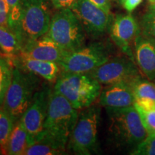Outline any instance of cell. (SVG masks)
Masks as SVG:
<instances>
[{
	"label": "cell",
	"instance_id": "obj_24",
	"mask_svg": "<svg viewBox=\"0 0 155 155\" xmlns=\"http://www.w3.org/2000/svg\"><path fill=\"white\" fill-rule=\"evenodd\" d=\"M141 33L155 40V10L149 9L141 17Z\"/></svg>",
	"mask_w": 155,
	"mask_h": 155
},
{
	"label": "cell",
	"instance_id": "obj_2",
	"mask_svg": "<svg viewBox=\"0 0 155 155\" xmlns=\"http://www.w3.org/2000/svg\"><path fill=\"white\" fill-rule=\"evenodd\" d=\"M78 114V110L67 98L54 88L52 89L43 136L50 137L67 147L69 137L76 123Z\"/></svg>",
	"mask_w": 155,
	"mask_h": 155
},
{
	"label": "cell",
	"instance_id": "obj_21",
	"mask_svg": "<svg viewBox=\"0 0 155 155\" xmlns=\"http://www.w3.org/2000/svg\"><path fill=\"white\" fill-rule=\"evenodd\" d=\"M9 58L0 56V107L2 106L6 94L10 86L13 75V68Z\"/></svg>",
	"mask_w": 155,
	"mask_h": 155
},
{
	"label": "cell",
	"instance_id": "obj_27",
	"mask_svg": "<svg viewBox=\"0 0 155 155\" xmlns=\"http://www.w3.org/2000/svg\"><path fill=\"white\" fill-rule=\"evenodd\" d=\"M0 26L8 28V9L5 0H0Z\"/></svg>",
	"mask_w": 155,
	"mask_h": 155
},
{
	"label": "cell",
	"instance_id": "obj_32",
	"mask_svg": "<svg viewBox=\"0 0 155 155\" xmlns=\"http://www.w3.org/2000/svg\"><path fill=\"white\" fill-rule=\"evenodd\" d=\"M5 154V153H4V151L2 150V148L1 145H0V154Z\"/></svg>",
	"mask_w": 155,
	"mask_h": 155
},
{
	"label": "cell",
	"instance_id": "obj_3",
	"mask_svg": "<svg viewBox=\"0 0 155 155\" xmlns=\"http://www.w3.org/2000/svg\"><path fill=\"white\" fill-rule=\"evenodd\" d=\"M54 89L67 98L75 109L81 110L91 106L99 97L101 85L88 73L62 72Z\"/></svg>",
	"mask_w": 155,
	"mask_h": 155
},
{
	"label": "cell",
	"instance_id": "obj_16",
	"mask_svg": "<svg viewBox=\"0 0 155 155\" xmlns=\"http://www.w3.org/2000/svg\"><path fill=\"white\" fill-rule=\"evenodd\" d=\"M12 59L14 61H11L14 62L17 67L41 77L50 83H55L61 73L60 65L55 62L34 59L20 54Z\"/></svg>",
	"mask_w": 155,
	"mask_h": 155
},
{
	"label": "cell",
	"instance_id": "obj_23",
	"mask_svg": "<svg viewBox=\"0 0 155 155\" xmlns=\"http://www.w3.org/2000/svg\"><path fill=\"white\" fill-rule=\"evenodd\" d=\"M5 1L8 9V28L17 35L19 40L21 0H5Z\"/></svg>",
	"mask_w": 155,
	"mask_h": 155
},
{
	"label": "cell",
	"instance_id": "obj_34",
	"mask_svg": "<svg viewBox=\"0 0 155 155\" xmlns=\"http://www.w3.org/2000/svg\"><path fill=\"white\" fill-rule=\"evenodd\" d=\"M154 83H155V81H154Z\"/></svg>",
	"mask_w": 155,
	"mask_h": 155
},
{
	"label": "cell",
	"instance_id": "obj_7",
	"mask_svg": "<svg viewBox=\"0 0 155 155\" xmlns=\"http://www.w3.org/2000/svg\"><path fill=\"white\" fill-rule=\"evenodd\" d=\"M51 18L50 0H21L19 40L22 47L28 40L46 35Z\"/></svg>",
	"mask_w": 155,
	"mask_h": 155
},
{
	"label": "cell",
	"instance_id": "obj_33",
	"mask_svg": "<svg viewBox=\"0 0 155 155\" xmlns=\"http://www.w3.org/2000/svg\"><path fill=\"white\" fill-rule=\"evenodd\" d=\"M149 1L150 2L151 4H153V3L155 2V0H149Z\"/></svg>",
	"mask_w": 155,
	"mask_h": 155
},
{
	"label": "cell",
	"instance_id": "obj_10",
	"mask_svg": "<svg viewBox=\"0 0 155 155\" xmlns=\"http://www.w3.org/2000/svg\"><path fill=\"white\" fill-rule=\"evenodd\" d=\"M51 90L47 85H43L39 88L30 106L20 118L28 131L29 145L40 139L43 136Z\"/></svg>",
	"mask_w": 155,
	"mask_h": 155
},
{
	"label": "cell",
	"instance_id": "obj_31",
	"mask_svg": "<svg viewBox=\"0 0 155 155\" xmlns=\"http://www.w3.org/2000/svg\"><path fill=\"white\" fill-rule=\"evenodd\" d=\"M149 9H152V10H155V2L153 4H151L149 7Z\"/></svg>",
	"mask_w": 155,
	"mask_h": 155
},
{
	"label": "cell",
	"instance_id": "obj_19",
	"mask_svg": "<svg viewBox=\"0 0 155 155\" xmlns=\"http://www.w3.org/2000/svg\"><path fill=\"white\" fill-rule=\"evenodd\" d=\"M0 49L9 59L19 55L22 50L18 37L7 27L0 26Z\"/></svg>",
	"mask_w": 155,
	"mask_h": 155
},
{
	"label": "cell",
	"instance_id": "obj_30",
	"mask_svg": "<svg viewBox=\"0 0 155 155\" xmlns=\"http://www.w3.org/2000/svg\"><path fill=\"white\" fill-rule=\"evenodd\" d=\"M89 1L106 12V13L111 14V0H89Z\"/></svg>",
	"mask_w": 155,
	"mask_h": 155
},
{
	"label": "cell",
	"instance_id": "obj_22",
	"mask_svg": "<svg viewBox=\"0 0 155 155\" xmlns=\"http://www.w3.org/2000/svg\"><path fill=\"white\" fill-rule=\"evenodd\" d=\"M15 124L14 119L2 107H0V145L5 154Z\"/></svg>",
	"mask_w": 155,
	"mask_h": 155
},
{
	"label": "cell",
	"instance_id": "obj_29",
	"mask_svg": "<svg viewBox=\"0 0 155 155\" xmlns=\"http://www.w3.org/2000/svg\"><path fill=\"white\" fill-rule=\"evenodd\" d=\"M77 0H50V2L55 9H61L71 8Z\"/></svg>",
	"mask_w": 155,
	"mask_h": 155
},
{
	"label": "cell",
	"instance_id": "obj_15",
	"mask_svg": "<svg viewBox=\"0 0 155 155\" xmlns=\"http://www.w3.org/2000/svg\"><path fill=\"white\" fill-rule=\"evenodd\" d=\"M135 96L129 83L121 82L106 86L101 91L99 104L106 108H126L134 106Z\"/></svg>",
	"mask_w": 155,
	"mask_h": 155
},
{
	"label": "cell",
	"instance_id": "obj_4",
	"mask_svg": "<svg viewBox=\"0 0 155 155\" xmlns=\"http://www.w3.org/2000/svg\"><path fill=\"white\" fill-rule=\"evenodd\" d=\"M37 76L19 67L13 69L12 80L2 106L15 122L22 117L40 88Z\"/></svg>",
	"mask_w": 155,
	"mask_h": 155
},
{
	"label": "cell",
	"instance_id": "obj_20",
	"mask_svg": "<svg viewBox=\"0 0 155 155\" xmlns=\"http://www.w3.org/2000/svg\"><path fill=\"white\" fill-rule=\"evenodd\" d=\"M136 100H151L155 101V83L142 76L131 83Z\"/></svg>",
	"mask_w": 155,
	"mask_h": 155
},
{
	"label": "cell",
	"instance_id": "obj_17",
	"mask_svg": "<svg viewBox=\"0 0 155 155\" xmlns=\"http://www.w3.org/2000/svg\"><path fill=\"white\" fill-rule=\"evenodd\" d=\"M29 147L28 134L20 119L15 122L9 138L6 154L24 155Z\"/></svg>",
	"mask_w": 155,
	"mask_h": 155
},
{
	"label": "cell",
	"instance_id": "obj_11",
	"mask_svg": "<svg viewBox=\"0 0 155 155\" xmlns=\"http://www.w3.org/2000/svg\"><path fill=\"white\" fill-rule=\"evenodd\" d=\"M71 9L80 20L86 33L91 38H99L109 30L112 22L111 14L89 0H77Z\"/></svg>",
	"mask_w": 155,
	"mask_h": 155
},
{
	"label": "cell",
	"instance_id": "obj_26",
	"mask_svg": "<svg viewBox=\"0 0 155 155\" xmlns=\"http://www.w3.org/2000/svg\"><path fill=\"white\" fill-rule=\"evenodd\" d=\"M134 106L138 111L147 133H155V109L145 110L137 104H134Z\"/></svg>",
	"mask_w": 155,
	"mask_h": 155
},
{
	"label": "cell",
	"instance_id": "obj_8",
	"mask_svg": "<svg viewBox=\"0 0 155 155\" xmlns=\"http://www.w3.org/2000/svg\"><path fill=\"white\" fill-rule=\"evenodd\" d=\"M111 57V49L107 44L95 42L69 52L58 64L62 72L89 73Z\"/></svg>",
	"mask_w": 155,
	"mask_h": 155
},
{
	"label": "cell",
	"instance_id": "obj_25",
	"mask_svg": "<svg viewBox=\"0 0 155 155\" xmlns=\"http://www.w3.org/2000/svg\"><path fill=\"white\" fill-rule=\"evenodd\" d=\"M132 155H155V133L147 137L131 152Z\"/></svg>",
	"mask_w": 155,
	"mask_h": 155
},
{
	"label": "cell",
	"instance_id": "obj_6",
	"mask_svg": "<svg viewBox=\"0 0 155 155\" xmlns=\"http://www.w3.org/2000/svg\"><path fill=\"white\" fill-rule=\"evenodd\" d=\"M100 112V108L92 104L78 114L67 144V148L73 154L90 155L97 152Z\"/></svg>",
	"mask_w": 155,
	"mask_h": 155
},
{
	"label": "cell",
	"instance_id": "obj_9",
	"mask_svg": "<svg viewBox=\"0 0 155 155\" xmlns=\"http://www.w3.org/2000/svg\"><path fill=\"white\" fill-rule=\"evenodd\" d=\"M139 71L136 62L127 56H111L107 61L88 74L101 85L109 86L121 82L131 84L141 76Z\"/></svg>",
	"mask_w": 155,
	"mask_h": 155
},
{
	"label": "cell",
	"instance_id": "obj_13",
	"mask_svg": "<svg viewBox=\"0 0 155 155\" xmlns=\"http://www.w3.org/2000/svg\"><path fill=\"white\" fill-rule=\"evenodd\" d=\"M68 53L60 48L53 40L45 35L24 43L20 55L37 60L59 63Z\"/></svg>",
	"mask_w": 155,
	"mask_h": 155
},
{
	"label": "cell",
	"instance_id": "obj_12",
	"mask_svg": "<svg viewBox=\"0 0 155 155\" xmlns=\"http://www.w3.org/2000/svg\"><path fill=\"white\" fill-rule=\"evenodd\" d=\"M112 41L126 56L135 61L134 44L135 39L141 33L140 25L131 14L119 15L109 28Z\"/></svg>",
	"mask_w": 155,
	"mask_h": 155
},
{
	"label": "cell",
	"instance_id": "obj_18",
	"mask_svg": "<svg viewBox=\"0 0 155 155\" xmlns=\"http://www.w3.org/2000/svg\"><path fill=\"white\" fill-rule=\"evenodd\" d=\"M66 147L50 137L41 139L29 145L24 155H58L65 154Z\"/></svg>",
	"mask_w": 155,
	"mask_h": 155
},
{
	"label": "cell",
	"instance_id": "obj_5",
	"mask_svg": "<svg viewBox=\"0 0 155 155\" xmlns=\"http://www.w3.org/2000/svg\"><path fill=\"white\" fill-rule=\"evenodd\" d=\"M45 35L67 52L82 48L86 42V32L71 8L58 9L52 17Z\"/></svg>",
	"mask_w": 155,
	"mask_h": 155
},
{
	"label": "cell",
	"instance_id": "obj_28",
	"mask_svg": "<svg viewBox=\"0 0 155 155\" xmlns=\"http://www.w3.org/2000/svg\"><path fill=\"white\" fill-rule=\"evenodd\" d=\"M119 1L122 7L129 12H133L142 2V0H119Z\"/></svg>",
	"mask_w": 155,
	"mask_h": 155
},
{
	"label": "cell",
	"instance_id": "obj_14",
	"mask_svg": "<svg viewBox=\"0 0 155 155\" xmlns=\"http://www.w3.org/2000/svg\"><path fill=\"white\" fill-rule=\"evenodd\" d=\"M135 62L147 79L155 81V40L140 33L134 44Z\"/></svg>",
	"mask_w": 155,
	"mask_h": 155
},
{
	"label": "cell",
	"instance_id": "obj_1",
	"mask_svg": "<svg viewBox=\"0 0 155 155\" xmlns=\"http://www.w3.org/2000/svg\"><path fill=\"white\" fill-rule=\"evenodd\" d=\"M109 117L110 138L119 148L130 154L146 138L148 133L134 106L126 108H106Z\"/></svg>",
	"mask_w": 155,
	"mask_h": 155
}]
</instances>
